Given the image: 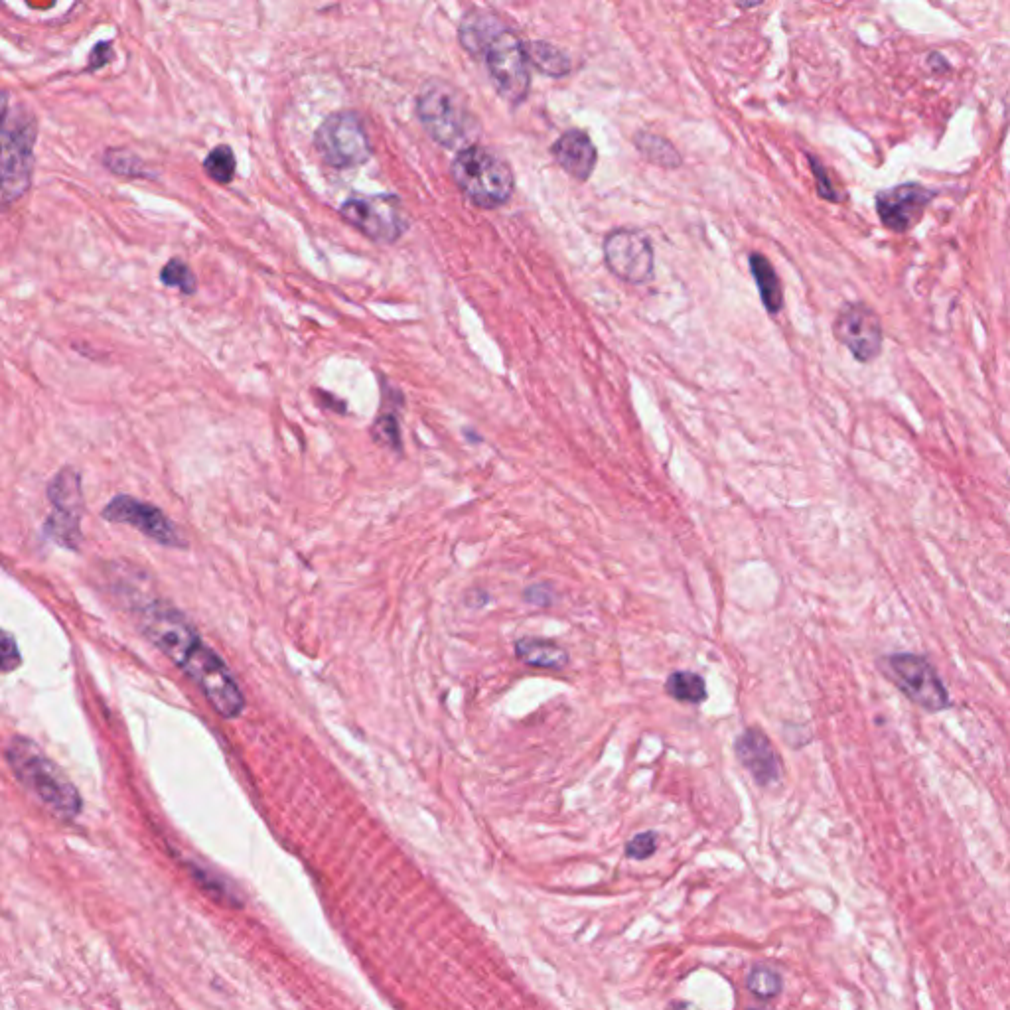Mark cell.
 Returning a JSON list of instances; mask_svg holds the SVG:
<instances>
[{"label": "cell", "mask_w": 1010, "mask_h": 1010, "mask_svg": "<svg viewBox=\"0 0 1010 1010\" xmlns=\"http://www.w3.org/2000/svg\"><path fill=\"white\" fill-rule=\"evenodd\" d=\"M6 762L20 784L36 795L54 815L73 819L81 811V797L66 774L24 736H12L6 746Z\"/></svg>", "instance_id": "1"}, {"label": "cell", "mask_w": 1010, "mask_h": 1010, "mask_svg": "<svg viewBox=\"0 0 1010 1010\" xmlns=\"http://www.w3.org/2000/svg\"><path fill=\"white\" fill-rule=\"evenodd\" d=\"M417 117L434 143L444 148H468L478 135V123L464 93L448 81L431 79L417 97Z\"/></svg>", "instance_id": "2"}, {"label": "cell", "mask_w": 1010, "mask_h": 1010, "mask_svg": "<svg viewBox=\"0 0 1010 1010\" xmlns=\"http://www.w3.org/2000/svg\"><path fill=\"white\" fill-rule=\"evenodd\" d=\"M450 174L460 192L482 210L505 206L515 190V176L504 156L488 146L472 145L456 154Z\"/></svg>", "instance_id": "3"}, {"label": "cell", "mask_w": 1010, "mask_h": 1010, "mask_svg": "<svg viewBox=\"0 0 1010 1010\" xmlns=\"http://www.w3.org/2000/svg\"><path fill=\"white\" fill-rule=\"evenodd\" d=\"M36 121L20 107H8L4 97L2 117V202L10 206L30 186L34 170Z\"/></svg>", "instance_id": "4"}, {"label": "cell", "mask_w": 1010, "mask_h": 1010, "mask_svg": "<svg viewBox=\"0 0 1010 1010\" xmlns=\"http://www.w3.org/2000/svg\"><path fill=\"white\" fill-rule=\"evenodd\" d=\"M882 673L918 707L939 713L949 707V693L934 665L916 653H894L882 661Z\"/></svg>", "instance_id": "5"}, {"label": "cell", "mask_w": 1010, "mask_h": 1010, "mask_svg": "<svg viewBox=\"0 0 1010 1010\" xmlns=\"http://www.w3.org/2000/svg\"><path fill=\"white\" fill-rule=\"evenodd\" d=\"M482 58L498 95L509 105L523 103L531 89V64L527 60L525 42L517 36V32L505 28L494 38Z\"/></svg>", "instance_id": "6"}, {"label": "cell", "mask_w": 1010, "mask_h": 1010, "mask_svg": "<svg viewBox=\"0 0 1010 1010\" xmlns=\"http://www.w3.org/2000/svg\"><path fill=\"white\" fill-rule=\"evenodd\" d=\"M314 146L322 160L334 168H354L371 156L365 123L354 111L330 115L316 131Z\"/></svg>", "instance_id": "7"}, {"label": "cell", "mask_w": 1010, "mask_h": 1010, "mask_svg": "<svg viewBox=\"0 0 1010 1010\" xmlns=\"http://www.w3.org/2000/svg\"><path fill=\"white\" fill-rule=\"evenodd\" d=\"M342 217L377 243H395L409 229V216L397 196H354L340 208Z\"/></svg>", "instance_id": "8"}, {"label": "cell", "mask_w": 1010, "mask_h": 1010, "mask_svg": "<svg viewBox=\"0 0 1010 1010\" xmlns=\"http://www.w3.org/2000/svg\"><path fill=\"white\" fill-rule=\"evenodd\" d=\"M602 253L608 271L628 285H644L653 277L655 255L650 237L638 229H612L604 237Z\"/></svg>", "instance_id": "9"}, {"label": "cell", "mask_w": 1010, "mask_h": 1010, "mask_svg": "<svg viewBox=\"0 0 1010 1010\" xmlns=\"http://www.w3.org/2000/svg\"><path fill=\"white\" fill-rule=\"evenodd\" d=\"M833 334L859 363H870L882 354V322L865 302H845L833 320Z\"/></svg>", "instance_id": "10"}, {"label": "cell", "mask_w": 1010, "mask_h": 1010, "mask_svg": "<svg viewBox=\"0 0 1010 1010\" xmlns=\"http://www.w3.org/2000/svg\"><path fill=\"white\" fill-rule=\"evenodd\" d=\"M938 194L920 182H904L880 190L874 196V210L880 223L892 233L914 229Z\"/></svg>", "instance_id": "11"}, {"label": "cell", "mask_w": 1010, "mask_h": 1010, "mask_svg": "<svg viewBox=\"0 0 1010 1010\" xmlns=\"http://www.w3.org/2000/svg\"><path fill=\"white\" fill-rule=\"evenodd\" d=\"M52 515L46 521V531L62 547H77L81 541V484L72 468L58 472L48 486Z\"/></svg>", "instance_id": "12"}, {"label": "cell", "mask_w": 1010, "mask_h": 1010, "mask_svg": "<svg viewBox=\"0 0 1010 1010\" xmlns=\"http://www.w3.org/2000/svg\"><path fill=\"white\" fill-rule=\"evenodd\" d=\"M103 517L113 523L131 525L145 533L148 539L164 545V547H182L184 539L178 533L176 525L162 513V509L135 500L131 496H117L103 509Z\"/></svg>", "instance_id": "13"}, {"label": "cell", "mask_w": 1010, "mask_h": 1010, "mask_svg": "<svg viewBox=\"0 0 1010 1010\" xmlns=\"http://www.w3.org/2000/svg\"><path fill=\"white\" fill-rule=\"evenodd\" d=\"M738 762L760 786H772L782 776V760L772 740L760 728H746L734 742Z\"/></svg>", "instance_id": "14"}, {"label": "cell", "mask_w": 1010, "mask_h": 1010, "mask_svg": "<svg viewBox=\"0 0 1010 1010\" xmlns=\"http://www.w3.org/2000/svg\"><path fill=\"white\" fill-rule=\"evenodd\" d=\"M551 154L555 162L578 182H586L598 162L596 146L588 133L580 129L565 131L551 146Z\"/></svg>", "instance_id": "15"}, {"label": "cell", "mask_w": 1010, "mask_h": 1010, "mask_svg": "<svg viewBox=\"0 0 1010 1010\" xmlns=\"http://www.w3.org/2000/svg\"><path fill=\"white\" fill-rule=\"evenodd\" d=\"M504 30L505 26L498 18V14L488 10H474L462 18V24L458 28V40L470 56L482 58L488 46L494 42V38Z\"/></svg>", "instance_id": "16"}, {"label": "cell", "mask_w": 1010, "mask_h": 1010, "mask_svg": "<svg viewBox=\"0 0 1010 1010\" xmlns=\"http://www.w3.org/2000/svg\"><path fill=\"white\" fill-rule=\"evenodd\" d=\"M515 653L517 657L531 665V667H539V669H553V671H561L569 665V653L567 650L557 644V642H551V640H543V638H521L515 642Z\"/></svg>", "instance_id": "17"}, {"label": "cell", "mask_w": 1010, "mask_h": 1010, "mask_svg": "<svg viewBox=\"0 0 1010 1010\" xmlns=\"http://www.w3.org/2000/svg\"><path fill=\"white\" fill-rule=\"evenodd\" d=\"M748 263L764 308L776 316L784 308V287L774 265L762 253H750Z\"/></svg>", "instance_id": "18"}, {"label": "cell", "mask_w": 1010, "mask_h": 1010, "mask_svg": "<svg viewBox=\"0 0 1010 1010\" xmlns=\"http://www.w3.org/2000/svg\"><path fill=\"white\" fill-rule=\"evenodd\" d=\"M525 52H527L529 64L549 77L561 79L573 70L571 58L561 48H557L549 42H543V40L525 42Z\"/></svg>", "instance_id": "19"}, {"label": "cell", "mask_w": 1010, "mask_h": 1010, "mask_svg": "<svg viewBox=\"0 0 1010 1010\" xmlns=\"http://www.w3.org/2000/svg\"><path fill=\"white\" fill-rule=\"evenodd\" d=\"M634 146L648 162L659 166V168L675 170V168L683 166V158H681V152L677 150V146L661 135H655L651 131H638L634 135Z\"/></svg>", "instance_id": "20"}, {"label": "cell", "mask_w": 1010, "mask_h": 1010, "mask_svg": "<svg viewBox=\"0 0 1010 1010\" xmlns=\"http://www.w3.org/2000/svg\"><path fill=\"white\" fill-rule=\"evenodd\" d=\"M665 691L679 703L701 705L707 699V683L693 671H675L665 681Z\"/></svg>", "instance_id": "21"}, {"label": "cell", "mask_w": 1010, "mask_h": 1010, "mask_svg": "<svg viewBox=\"0 0 1010 1010\" xmlns=\"http://www.w3.org/2000/svg\"><path fill=\"white\" fill-rule=\"evenodd\" d=\"M204 170L217 184H229L235 178L237 162L231 146L219 145L206 156Z\"/></svg>", "instance_id": "22"}, {"label": "cell", "mask_w": 1010, "mask_h": 1010, "mask_svg": "<svg viewBox=\"0 0 1010 1010\" xmlns=\"http://www.w3.org/2000/svg\"><path fill=\"white\" fill-rule=\"evenodd\" d=\"M748 991L756 997V999H774L782 993L784 989V983H782V977L770 969V967H754L748 975Z\"/></svg>", "instance_id": "23"}, {"label": "cell", "mask_w": 1010, "mask_h": 1010, "mask_svg": "<svg viewBox=\"0 0 1010 1010\" xmlns=\"http://www.w3.org/2000/svg\"><path fill=\"white\" fill-rule=\"evenodd\" d=\"M160 281L170 289L180 290L184 294L196 292V275L188 263L182 259L168 261L160 271Z\"/></svg>", "instance_id": "24"}, {"label": "cell", "mask_w": 1010, "mask_h": 1010, "mask_svg": "<svg viewBox=\"0 0 1010 1010\" xmlns=\"http://www.w3.org/2000/svg\"><path fill=\"white\" fill-rule=\"evenodd\" d=\"M807 162L811 166L819 198L825 200V202H831V204H839L843 198L839 196V192H837V188L833 184V178L829 176V170L825 168V164L817 156H813V154H807Z\"/></svg>", "instance_id": "25"}, {"label": "cell", "mask_w": 1010, "mask_h": 1010, "mask_svg": "<svg viewBox=\"0 0 1010 1010\" xmlns=\"http://www.w3.org/2000/svg\"><path fill=\"white\" fill-rule=\"evenodd\" d=\"M373 438L383 446L399 450L401 448V431H399L397 419L393 415H381L373 425Z\"/></svg>", "instance_id": "26"}, {"label": "cell", "mask_w": 1010, "mask_h": 1010, "mask_svg": "<svg viewBox=\"0 0 1010 1010\" xmlns=\"http://www.w3.org/2000/svg\"><path fill=\"white\" fill-rule=\"evenodd\" d=\"M657 849V835L651 833V831H646V833H640L636 835L628 845H626V855L634 861H644V859H650L651 855L655 853Z\"/></svg>", "instance_id": "27"}, {"label": "cell", "mask_w": 1010, "mask_h": 1010, "mask_svg": "<svg viewBox=\"0 0 1010 1010\" xmlns=\"http://www.w3.org/2000/svg\"><path fill=\"white\" fill-rule=\"evenodd\" d=\"M0 667L4 673H10L12 669H16L20 665V651H18V646H16V640L4 632L2 636V646H0Z\"/></svg>", "instance_id": "28"}, {"label": "cell", "mask_w": 1010, "mask_h": 1010, "mask_svg": "<svg viewBox=\"0 0 1010 1010\" xmlns=\"http://www.w3.org/2000/svg\"><path fill=\"white\" fill-rule=\"evenodd\" d=\"M109 60H113L111 44H99V46H95V50L89 56V70H99V68L107 66Z\"/></svg>", "instance_id": "29"}, {"label": "cell", "mask_w": 1010, "mask_h": 1010, "mask_svg": "<svg viewBox=\"0 0 1010 1010\" xmlns=\"http://www.w3.org/2000/svg\"><path fill=\"white\" fill-rule=\"evenodd\" d=\"M525 600H529L531 604H537V606H549L553 596L543 584H539V586H531L525 590Z\"/></svg>", "instance_id": "30"}, {"label": "cell", "mask_w": 1010, "mask_h": 1010, "mask_svg": "<svg viewBox=\"0 0 1010 1010\" xmlns=\"http://www.w3.org/2000/svg\"><path fill=\"white\" fill-rule=\"evenodd\" d=\"M928 64H930L932 72L936 73L949 72V64H947V60H945V58H943V56H941L939 52H932V54L928 56Z\"/></svg>", "instance_id": "31"}, {"label": "cell", "mask_w": 1010, "mask_h": 1010, "mask_svg": "<svg viewBox=\"0 0 1010 1010\" xmlns=\"http://www.w3.org/2000/svg\"><path fill=\"white\" fill-rule=\"evenodd\" d=\"M750 1010H768V1009H750Z\"/></svg>", "instance_id": "32"}]
</instances>
